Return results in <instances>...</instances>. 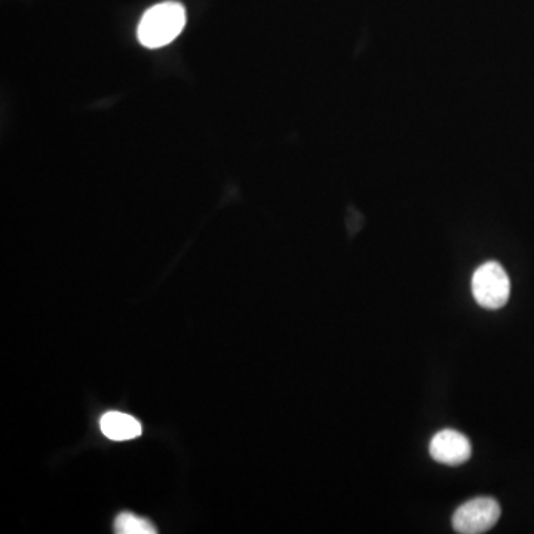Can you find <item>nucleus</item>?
<instances>
[{"mask_svg": "<svg viewBox=\"0 0 534 534\" xmlns=\"http://www.w3.org/2000/svg\"><path fill=\"white\" fill-rule=\"evenodd\" d=\"M115 532L119 534H155L158 530L146 518L137 517L130 512H122L116 517Z\"/></svg>", "mask_w": 534, "mask_h": 534, "instance_id": "obj_6", "label": "nucleus"}, {"mask_svg": "<svg viewBox=\"0 0 534 534\" xmlns=\"http://www.w3.org/2000/svg\"><path fill=\"white\" fill-rule=\"evenodd\" d=\"M429 453L435 462L447 466H460L471 459L472 445L469 438L460 432L444 429L432 438Z\"/></svg>", "mask_w": 534, "mask_h": 534, "instance_id": "obj_4", "label": "nucleus"}, {"mask_svg": "<svg viewBox=\"0 0 534 534\" xmlns=\"http://www.w3.org/2000/svg\"><path fill=\"white\" fill-rule=\"evenodd\" d=\"M472 294L481 308L496 311L508 303L511 281L508 273L497 262H487L472 276Z\"/></svg>", "mask_w": 534, "mask_h": 534, "instance_id": "obj_2", "label": "nucleus"}, {"mask_svg": "<svg viewBox=\"0 0 534 534\" xmlns=\"http://www.w3.org/2000/svg\"><path fill=\"white\" fill-rule=\"evenodd\" d=\"M100 429L109 440L128 441L140 437L141 425L130 414L109 411L100 419Z\"/></svg>", "mask_w": 534, "mask_h": 534, "instance_id": "obj_5", "label": "nucleus"}, {"mask_svg": "<svg viewBox=\"0 0 534 534\" xmlns=\"http://www.w3.org/2000/svg\"><path fill=\"white\" fill-rule=\"evenodd\" d=\"M500 514V505L493 497H477L459 506L451 523L456 533L481 534L496 526Z\"/></svg>", "mask_w": 534, "mask_h": 534, "instance_id": "obj_3", "label": "nucleus"}, {"mask_svg": "<svg viewBox=\"0 0 534 534\" xmlns=\"http://www.w3.org/2000/svg\"><path fill=\"white\" fill-rule=\"evenodd\" d=\"M186 8L176 0L153 5L141 17L137 27L140 44L149 49L164 48L173 44L186 27Z\"/></svg>", "mask_w": 534, "mask_h": 534, "instance_id": "obj_1", "label": "nucleus"}]
</instances>
